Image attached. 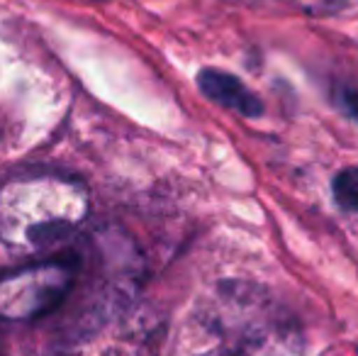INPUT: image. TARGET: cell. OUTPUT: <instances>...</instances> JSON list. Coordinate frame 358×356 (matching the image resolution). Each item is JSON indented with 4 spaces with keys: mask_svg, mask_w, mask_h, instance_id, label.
Instances as JSON below:
<instances>
[{
    "mask_svg": "<svg viewBox=\"0 0 358 356\" xmlns=\"http://www.w3.org/2000/svg\"><path fill=\"white\" fill-rule=\"evenodd\" d=\"M90 210L88 188L62 173H24L0 183V242L13 249L52 247L73 234Z\"/></svg>",
    "mask_w": 358,
    "mask_h": 356,
    "instance_id": "6da1fadb",
    "label": "cell"
},
{
    "mask_svg": "<svg viewBox=\"0 0 358 356\" xmlns=\"http://www.w3.org/2000/svg\"><path fill=\"white\" fill-rule=\"evenodd\" d=\"M76 283V264L64 259L29 264L0 276V320L27 322L54 313Z\"/></svg>",
    "mask_w": 358,
    "mask_h": 356,
    "instance_id": "7a4b0ae2",
    "label": "cell"
},
{
    "mask_svg": "<svg viewBox=\"0 0 358 356\" xmlns=\"http://www.w3.org/2000/svg\"><path fill=\"white\" fill-rule=\"evenodd\" d=\"M198 88L205 98L241 118L256 120L264 115V103L249 86L239 81L234 73H227L222 69H203L198 73Z\"/></svg>",
    "mask_w": 358,
    "mask_h": 356,
    "instance_id": "3957f363",
    "label": "cell"
},
{
    "mask_svg": "<svg viewBox=\"0 0 358 356\" xmlns=\"http://www.w3.org/2000/svg\"><path fill=\"white\" fill-rule=\"evenodd\" d=\"M331 190H334V198L341 208L358 213V166L341 169L331 180Z\"/></svg>",
    "mask_w": 358,
    "mask_h": 356,
    "instance_id": "277c9868",
    "label": "cell"
},
{
    "mask_svg": "<svg viewBox=\"0 0 358 356\" xmlns=\"http://www.w3.org/2000/svg\"><path fill=\"white\" fill-rule=\"evenodd\" d=\"M336 100H339V108L344 110L349 118L358 120V88L339 86V90H336Z\"/></svg>",
    "mask_w": 358,
    "mask_h": 356,
    "instance_id": "5b68a950",
    "label": "cell"
}]
</instances>
